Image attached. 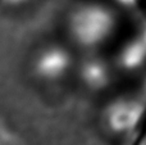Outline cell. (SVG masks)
Wrapping results in <instances>:
<instances>
[{
    "mask_svg": "<svg viewBox=\"0 0 146 145\" xmlns=\"http://www.w3.org/2000/svg\"><path fill=\"white\" fill-rule=\"evenodd\" d=\"M121 19L117 9L104 3L81 4L69 17V35L78 46L98 50L110 43L118 33Z\"/></svg>",
    "mask_w": 146,
    "mask_h": 145,
    "instance_id": "obj_1",
    "label": "cell"
},
{
    "mask_svg": "<svg viewBox=\"0 0 146 145\" xmlns=\"http://www.w3.org/2000/svg\"><path fill=\"white\" fill-rule=\"evenodd\" d=\"M145 117L146 92L135 86L110 98L101 112V123L113 138L128 139L136 134Z\"/></svg>",
    "mask_w": 146,
    "mask_h": 145,
    "instance_id": "obj_2",
    "label": "cell"
},
{
    "mask_svg": "<svg viewBox=\"0 0 146 145\" xmlns=\"http://www.w3.org/2000/svg\"><path fill=\"white\" fill-rule=\"evenodd\" d=\"M118 71L146 92V14L139 15L132 32L121 44L115 55Z\"/></svg>",
    "mask_w": 146,
    "mask_h": 145,
    "instance_id": "obj_3",
    "label": "cell"
},
{
    "mask_svg": "<svg viewBox=\"0 0 146 145\" xmlns=\"http://www.w3.org/2000/svg\"><path fill=\"white\" fill-rule=\"evenodd\" d=\"M72 64L71 54L62 46L49 45L41 49L33 59V72L42 80L62 78Z\"/></svg>",
    "mask_w": 146,
    "mask_h": 145,
    "instance_id": "obj_4",
    "label": "cell"
},
{
    "mask_svg": "<svg viewBox=\"0 0 146 145\" xmlns=\"http://www.w3.org/2000/svg\"><path fill=\"white\" fill-rule=\"evenodd\" d=\"M83 81L86 86L94 90H101L111 81V71L105 62L100 59H91L83 67Z\"/></svg>",
    "mask_w": 146,
    "mask_h": 145,
    "instance_id": "obj_5",
    "label": "cell"
},
{
    "mask_svg": "<svg viewBox=\"0 0 146 145\" xmlns=\"http://www.w3.org/2000/svg\"><path fill=\"white\" fill-rule=\"evenodd\" d=\"M145 145H146V132H145Z\"/></svg>",
    "mask_w": 146,
    "mask_h": 145,
    "instance_id": "obj_6",
    "label": "cell"
}]
</instances>
